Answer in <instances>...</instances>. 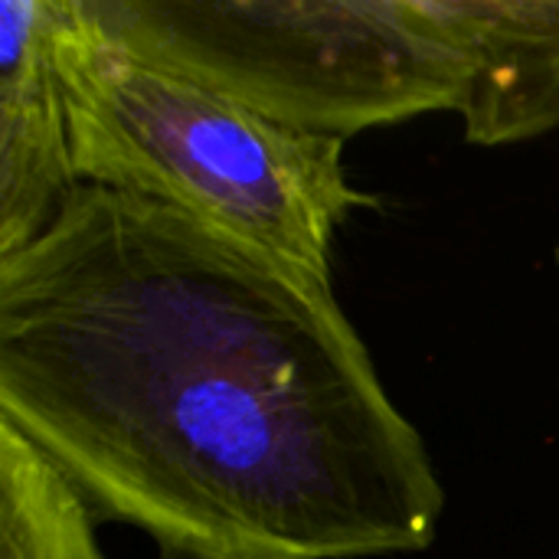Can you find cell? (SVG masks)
I'll use <instances>...</instances> for the list:
<instances>
[{
	"mask_svg": "<svg viewBox=\"0 0 559 559\" xmlns=\"http://www.w3.org/2000/svg\"><path fill=\"white\" fill-rule=\"evenodd\" d=\"M0 423L157 559H360L445 491L331 278L79 183L0 259Z\"/></svg>",
	"mask_w": 559,
	"mask_h": 559,
	"instance_id": "6da1fadb",
	"label": "cell"
},
{
	"mask_svg": "<svg viewBox=\"0 0 559 559\" xmlns=\"http://www.w3.org/2000/svg\"><path fill=\"white\" fill-rule=\"evenodd\" d=\"M56 69L79 183L183 213L265 255L331 278L354 206L344 138L285 128L249 105L108 39L59 0Z\"/></svg>",
	"mask_w": 559,
	"mask_h": 559,
	"instance_id": "7a4b0ae2",
	"label": "cell"
},
{
	"mask_svg": "<svg viewBox=\"0 0 559 559\" xmlns=\"http://www.w3.org/2000/svg\"><path fill=\"white\" fill-rule=\"evenodd\" d=\"M79 3L108 39L305 134L350 138L455 111L465 79L413 0Z\"/></svg>",
	"mask_w": 559,
	"mask_h": 559,
	"instance_id": "3957f363",
	"label": "cell"
},
{
	"mask_svg": "<svg viewBox=\"0 0 559 559\" xmlns=\"http://www.w3.org/2000/svg\"><path fill=\"white\" fill-rule=\"evenodd\" d=\"M56 36L59 0L0 3V259L36 242L79 187Z\"/></svg>",
	"mask_w": 559,
	"mask_h": 559,
	"instance_id": "277c9868",
	"label": "cell"
},
{
	"mask_svg": "<svg viewBox=\"0 0 559 559\" xmlns=\"http://www.w3.org/2000/svg\"><path fill=\"white\" fill-rule=\"evenodd\" d=\"M462 59L455 111L472 144L559 128V0H413Z\"/></svg>",
	"mask_w": 559,
	"mask_h": 559,
	"instance_id": "5b68a950",
	"label": "cell"
},
{
	"mask_svg": "<svg viewBox=\"0 0 559 559\" xmlns=\"http://www.w3.org/2000/svg\"><path fill=\"white\" fill-rule=\"evenodd\" d=\"M0 559H105L79 491L0 423Z\"/></svg>",
	"mask_w": 559,
	"mask_h": 559,
	"instance_id": "8992f818",
	"label": "cell"
}]
</instances>
